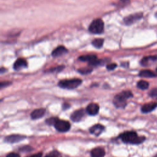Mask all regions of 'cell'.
<instances>
[{
    "instance_id": "1",
    "label": "cell",
    "mask_w": 157,
    "mask_h": 157,
    "mask_svg": "<svg viewBox=\"0 0 157 157\" xmlns=\"http://www.w3.org/2000/svg\"><path fill=\"white\" fill-rule=\"evenodd\" d=\"M118 138L124 143L131 144H142L145 140V137L139 136L135 131H126L121 134Z\"/></svg>"
},
{
    "instance_id": "2",
    "label": "cell",
    "mask_w": 157,
    "mask_h": 157,
    "mask_svg": "<svg viewBox=\"0 0 157 157\" xmlns=\"http://www.w3.org/2000/svg\"><path fill=\"white\" fill-rule=\"evenodd\" d=\"M133 96L130 91H123L117 94L113 98V103L117 108H124L126 105V100Z\"/></svg>"
},
{
    "instance_id": "3",
    "label": "cell",
    "mask_w": 157,
    "mask_h": 157,
    "mask_svg": "<svg viewBox=\"0 0 157 157\" xmlns=\"http://www.w3.org/2000/svg\"><path fill=\"white\" fill-rule=\"evenodd\" d=\"M82 81L80 78H71L62 80L58 82V86L62 88L72 90L78 87Z\"/></svg>"
},
{
    "instance_id": "4",
    "label": "cell",
    "mask_w": 157,
    "mask_h": 157,
    "mask_svg": "<svg viewBox=\"0 0 157 157\" xmlns=\"http://www.w3.org/2000/svg\"><path fill=\"white\" fill-rule=\"evenodd\" d=\"M104 24L100 18H96L92 21L89 26V31L93 34H101L104 31Z\"/></svg>"
},
{
    "instance_id": "5",
    "label": "cell",
    "mask_w": 157,
    "mask_h": 157,
    "mask_svg": "<svg viewBox=\"0 0 157 157\" xmlns=\"http://www.w3.org/2000/svg\"><path fill=\"white\" fill-rule=\"evenodd\" d=\"M54 126L57 131L61 132H67L71 128V124L69 121L59 119H58Z\"/></svg>"
},
{
    "instance_id": "6",
    "label": "cell",
    "mask_w": 157,
    "mask_h": 157,
    "mask_svg": "<svg viewBox=\"0 0 157 157\" xmlns=\"http://www.w3.org/2000/svg\"><path fill=\"white\" fill-rule=\"evenodd\" d=\"M142 17V13H134L130 15H128L126 17L124 18V22L127 25H130L136 21L140 20Z\"/></svg>"
},
{
    "instance_id": "7",
    "label": "cell",
    "mask_w": 157,
    "mask_h": 157,
    "mask_svg": "<svg viewBox=\"0 0 157 157\" xmlns=\"http://www.w3.org/2000/svg\"><path fill=\"white\" fill-rule=\"evenodd\" d=\"M26 138L25 136L21 134H12L9 135L4 139V141L8 143H17L23 140Z\"/></svg>"
},
{
    "instance_id": "8",
    "label": "cell",
    "mask_w": 157,
    "mask_h": 157,
    "mask_svg": "<svg viewBox=\"0 0 157 157\" xmlns=\"http://www.w3.org/2000/svg\"><path fill=\"white\" fill-rule=\"evenodd\" d=\"M99 110V106L96 103H90L86 108V112L90 115H96L98 113Z\"/></svg>"
},
{
    "instance_id": "9",
    "label": "cell",
    "mask_w": 157,
    "mask_h": 157,
    "mask_svg": "<svg viewBox=\"0 0 157 157\" xmlns=\"http://www.w3.org/2000/svg\"><path fill=\"white\" fill-rule=\"evenodd\" d=\"M85 115V110L83 109L77 110L71 115V119L74 122L80 121Z\"/></svg>"
},
{
    "instance_id": "10",
    "label": "cell",
    "mask_w": 157,
    "mask_h": 157,
    "mask_svg": "<svg viewBox=\"0 0 157 157\" xmlns=\"http://www.w3.org/2000/svg\"><path fill=\"white\" fill-rule=\"evenodd\" d=\"M104 129V126H102V124H96L92 126L90 128L89 131L91 134H93L95 135L96 136H98L102 133V132L103 131Z\"/></svg>"
},
{
    "instance_id": "11",
    "label": "cell",
    "mask_w": 157,
    "mask_h": 157,
    "mask_svg": "<svg viewBox=\"0 0 157 157\" xmlns=\"http://www.w3.org/2000/svg\"><path fill=\"white\" fill-rule=\"evenodd\" d=\"M157 107V102H149L144 104L141 107V111L143 113H147L151 112Z\"/></svg>"
},
{
    "instance_id": "12",
    "label": "cell",
    "mask_w": 157,
    "mask_h": 157,
    "mask_svg": "<svg viewBox=\"0 0 157 157\" xmlns=\"http://www.w3.org/2000/svg\"><path fill=\"white\" fill-rule=\"evenodd\" d=\"M67 53V50L64 46H58L55 49H54L52 53L53 57H58L62 56Z\"/></svg>"
},
{
    "instance_id": "13",
    "label": "cell",
    "mask_w": 157,
    "mask_h": 157,
    "mask_svg": "<svg viewBox=\"0 0 157 157\" xmlns=\"http://www.w3.org/2000/svg\"><path fill=\"white\" fill-rule=\"evenodd\" d=\"M45 113V109L44 108H40L34 110L31 113V117L33 120H36L42 117Z\"/></svg>"
},
{
    "instance_id": "14",
    "label": "cell",
    "mask_w": 157,
    "mask_h": 157,
    "mask_svg": "<svg viewBox=\"0 0 157 157\" xmlns=\"http://www.w3.org/2000/svg\"><path fill=\"white\" fill-rule=\"evenodd\" d=\"M27 66V62L23 58H18L13 64V68L16 71L20 70Z\"/></svg>"
},
{
    "instance_id": "15",
    "label": "cell",
    "mask_w": 157,
    "mask_h": 157,
    "mask_svg": "<svg viewBox=\"0 0 157 157\" xmlns=\"http://www.w3.org/2000/svg\"><path fill=\"white\" fill-rule=\"evenodd\" d=\"M105 154V150L101 147H96L91 151V157H104Z\"/></svg>"
},
{
    "instance_id": "16",
    "label": "cell",
    "mask_w": 157,
    "mask_h": 157,
    "mask_svg": "<svg viewBox=\"0 0 157 157\" xmlns=\"http://www.w3.org/2000/svg\"><path fill=\"white\" fill-rule=\"evenodd\" d=\"M139 75L142 77H157V74L150 70H142L139 72Z\"/></svg>"
},
{
    "instance_id": "17",
    "label": "cell",
    "mask_w": 157,
    "mask_h": 157,
    "mask_svg": "<svg viewBox=\"0 0 157 157\" xmlns=\"http://www.w3.org/2000/svg\"><path fill=\"white\" fill-rule=\"evenodd\" d=\"M157 60V56H145L144 57L141 61H140V64L142 66H147L149 64V62L150 61H155Z\"/></svg>"
},
{
    "instance_id": "18",
    "label": "cell",
    "mask_w": 157,
    "mask_h": 157,
    "mask_svg": "<svg viewBox=\"0 0 157 157\" xmlns=\"http://www.w3.org/2000/svg\"><path fill=\"white\" fill-rule=\"evenodd\" d=\"M148 86H149V83L145 80H140L137 82V86L139 88L143 90L147 89L148 88Z\"/></svg>"
},
{
    "instance_id": "19",
    "label": "cell",
    "mask_w": 157,
    "mask_h": 157,
    "mask_svg": "<svg viewBox=\"0 0 157 157\" xmlns=\"http://www.w3.org/2000/svg\"><path fill=\"white\" fill-rule=\"evenodd\" d=\"M104 44V39H95L92 41V44L96 48H101Z\"/></svg>"
},
{
    "instance_id": "20",
    "label": "cell",
    "mask_w": 157,
    "mask_h": 157,
    "mask_svg": "<svg viewBox=\"0 0 157 157\" xmlns=\"http://www.w3.org/2000/svg\"><path fill=\"white\" fill-rule=\"evenodd\" d=\"M44 157H62L59 152L56 150H53L47 154Z\"/></svg>"
},
{
    "instance_id": "21",
    "label": "cell",
    "mask_w": 157,
    "mask_h": 157,
    "mask_svg": "<svg viewBox=\"0 0 157 157\" xmlns=\"http://www.w3.org/2000/svg\"><path fill=\"white\" fill-rule=\"evenodd\" d=\"M92 71V68L90 67H84L78 69V72H79L82 74H86L90 73Z\"/></svg>"
},
{
    "instance_id": "22",
    "label": "cell",
    "mask_w": 157,
    "mask_h": 157,
    "mask_svg": "<svg viewBox=\"0 0 157 157\" xmlns=\"http://www.w3.org/2000/svg\"><path fill=\"white\" fill-rule=\"evenodd\" d=\"M58 118L56 117H51L46 120V123L48 125H54L56 123V121L58 120Z\"/></svg>"
},
{
    "instance_id": "23",
    "label": "cell",
    "mask_w": 157,
    "mask_h": 157,
    "mask_svg": "<svg viewBox=\"0 0 157 157\" xmlns=\"http://www.w3.org/2000/svg\"><path fill=\"white\" fill-rule=\"evenodd\" d=\"M149 95L152 98H156L157 99V88L152 89L149 93Z\"/></svg>"
},
{
    "instance_id": "24",
    "label": "cell",
    "mask_w": 157,
    "mask_h": 157,
    "mask_svg": "<svg viewBox=\"0 0 157 157\" xmlns=\"http://www.w3.org/2000/svg\"><path fill=\"white\" fill-rule=\"evenodd\" d=\"M107 69L109 71H111V70H113L115 69L116 67H117V64L115 63H110V64H109L107 65Z\"/></svg>"
},
{
    "instance_id": "25",
    "label": "cell",
    "mask_w": 157,
    "mask_h": 157,
    "mask_svg": "<svg viewBox=\"0 0 157 157\" xmlns=\"http://www.w3.org/2000/svg\"><path fill=\"white\" fill-rule=\"evenodd\" d=\"M11 83L9 82H1V83H0V87L1 88H2L3 87H5V86H7L8 85H9Z\"/></svg>"
},
{
    "instance_id": "26",
    "label": "cell",
    "mask_w": 157,
    "mask_h": 157,
    "mask_svg": "<svg viewBox=\"0 0 157 157\" xmlns=\"http://www.w3.org/2000/svg\"><path fill=\"white\" fill-rule=\"evenodd\" d=\"M31 150H32V148H31V147H30V146H25V147H23L20 149V150H21L23 151H29Z\"/></svg>"
},
{
    "instance_id": "27",
    "label": "cell",
    "mask_w": 157,
    "mask_h": 157,
    "mask_svg": "<svg viewBox=\"0 0 157 157\" xmlns=\"http://www.w3.org/2000/svg\"><path fill=\"white\" fill-rule=\"evenodd\" d=\"M6 157H20V155L16 153H10L6 156Z\"/></svg>"
},
{
    "instance_id": "28",
    "label": "cell",
    "mask_w": 157,
    "mask_h": 157,
    "mask_svg": "<svg viewBox=\"0 0 157 157\" xmlns=\"http://www.w3.org/2000/svg\"><path fill=\"white\" fill-rule=\"evenodd\" d=\"M42 153L41 152H39L37 153L32 155H31L29 156H28V157H42Z\"/></svg>"
},
{
    "instance_id": "29",
    "label": "cell",
    "mask_w": 157,
    "mask_h": 157,
    "mask_svg": "<svg viewBox=\"0 0 157 157\" xmlns=\"http://www.w3.org/2000/svg\"><path fill=\"white\" fill-rule=\"evenodd\" d=\"M69 107H70V105H69V104H67V103H64V104H63V109L64 110L67 109Z\"/></svg>"
},
{
    "instance_id": "30",
    "label": "cell",
    "mask_w": 157,
    "mask_h": 157,
    "mask_svg": "<svg viewBox=\"0 0 157 157\" xmlns=\"http://www.w3.org/2000/svg\"><path fill=\"white\" fill-rule=\"evenodd\" d=\"M123 3H124V4H128L130 2V0H120Z\"/></svg>"
},
{
    "instance_id": "31",
    "label": "cell",
    "mask_w": 157,
    "mask_h": 157,
    "mask_svg": "<svg viewBox=\"0 0 157 157\" xmlns=\"http://www.w3.org/2000/svg\"><path fill=\"white\" fill-rule=\"evenodd\" d=\"M4 70H6V69H4L3 67H2V68L1 69V73H2L3 72H4Z\"/></svg>"
},
{
    "instance_id": "32",
    "label": "cell",
    "mask_w": 157,
    "mask_h": 157,
    "mask_svg": "<svg viewBox=\"0 0 157 157\" xmlns=\"http://www.w3.org/2000/svg\"><path fill=\"white\" fill-rule=\"evenodd\" d=\"M153 157H157V154H156V155H155Z\"/></svg>"
},
{
    "instance_id": "33",
    "label": "cell",
    "mask_w": 157,
    "mask_h": 157,
    "mask_svg": "<svg viewBox=\"0 0 157 157\" xmlns=\"http://www.w3.org/2000/svg\"><path fill=\"white\" fill-rule=\"evenodd\" d=\"M156 17H157V13H156Z\"/></svg>"
},
{
    "instance_id": "34",
    "label": "cell",
    "mask_w": 157,
    "mask_h": 157,
    "mask_svg": "<svg viewBox=\"0 0 157 157\" xmlns=\"http://www.w3.org/2000/svg\"><path fill=\"white\" fill-rule=\"evenodd\" d=\"M156 71H157V68H156Z\"/></svg>"
}]
</instances>
